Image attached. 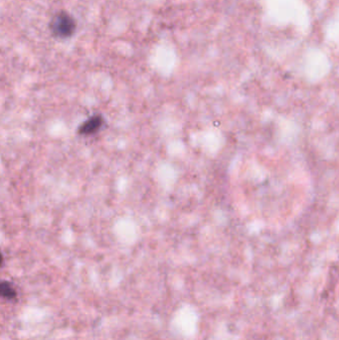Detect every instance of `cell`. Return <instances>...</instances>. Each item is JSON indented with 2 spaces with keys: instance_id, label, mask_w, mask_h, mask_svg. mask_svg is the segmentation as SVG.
<instances>
[{
  "instance_id": "cell-3",
  "label": "cell",
  "mask_w": 339,
  "mask_h": 340,
  "mask_svg": "<svg viewBox=\"0 0 339 340\" xmlns=\"http://www.w3.org/2000/svg\"><path fill=\"white\" fill-rule=\"evenodd\" d=\"M1 294L6 298H14L16 296V292L10 282L3 281L1 284Z\"/></svg>"
},
{
  "instance_id": "cell-2",
  "label": "cell",
  "mask_w": 339,
  "mask_h": 340,
  "mask_svg": "<svg viewBox=\"0 0 339 340\" xmlns=\"http://www.w3.org/2000/svg\"><path fill=\"white\" fill-rule=\"evenodd\" d=\"M104 124V118L100 115H95L80 125L78 133L83 136H91L99 131Z\"/></svg>"
},
{
  "instance_id": "cell-1",
  "label": "cell",
  "mask_w": 339,
  "mask_h": 340,
  "mask_svg": "<svg viewBox=\"0 0 339 340\" xmlns=\"http://www.w3.org/2000/svg\"><path fill=\"white\" fill-rule=\"evenodd\" d=\"M49 28L55 38L68 39L76 31L77 22L70 13L59 11L52 17Z\"/></svg>"
}]
</instances>
